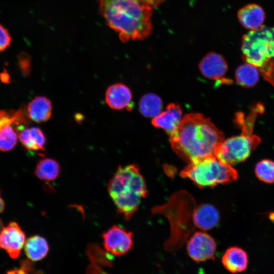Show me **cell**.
<instances>
[{"instance_id": "24", "label": "cell", "mask_w": 274, "mask_h": 274, "mask_svg": "<svg viewBox=\"0 0 274 274\" xmlns=\"http://www.w3.org/2000/svg\"><path fill=\"white\" fill-rule=\"evenodd\" d=\"M255 172L257 178L261 181L267 183L274 182V162L268 159H264L256 165Z\"/></svg>"}, {"instance_id": "28", "label": "cell", "mask_w": 274, "mask_h": 274, "mask_svg": "<svg viewBox=\"0 0 274 274\" xmlns=\"http://www.w3.org/2000/svg\"><path fill=\"white\" fill-rule=\"evenodd\" d=\"M29 130L35 139L39 150L44 151L46 139L43 131L40 128L36 127L30 128Z\"/></svg>"}, {"instance_id": "33", "label": "cell", "mask_w": 274, "mask_h": 274, "mask_svg": "<svg viewBox=\"0 0 274 274\" xmlns=\"http://www.w3.org/2000/svg\"><path fill=\"white\" fill-rule=\"evenodd\" d=\"M4 208H5V203H4L3 199L1 197V192H0V213H2L4 211Z\"/></svg>"}, {"instance_id": "1", "label": "cell", "mask_w": 274, "mask_h": 274, "mask_svg": "<svg viewBox=\"0 0 274 274\" xmlns=\"http://www.w3.org/2000/svg\"><path fill=\"white\" fill-rule=\"evenodd\" d=\"M224 140L223 132L210 119L199 113L185 115L169 134L173 151L188 163L214 155L217 146Z\"/></svg>"}, {"instance_id": "26", "label": "cell", "mask_w": 274, "mask_h": 274, "mask_svg": "<svg viewBox=\"0 0 274 274\" xmlns=\"http://www.w3.org/2000/svg\"><path fill=\"white\" fill-rule=\"evenodd\" d=\"M18 133L19 141L26 149L32 151L39 150L29 128L24 127L19 130Z\"/></svg>"}, {"instance_id": "20", "label": "cell", "mask_w": 274, "mask_h": 274, "mask_svg": "<svg viewBox=\"0 0 274 274\" xmlns=\"http://www.w3.org/2000/svg\"><path fill=\"white\" fill-rule=\"evenodd\" d=\"M259 75L258 69L248 63L239 66L235 72L237 83L245 88H250L255 85L259 80Z\"/></svg>"}, {"instance_id": "18", "label": "cell", "mask_w": 274, "mask_h": 274, "mask_svg": "<svg viewBox=\"0 0 274 274\" xmlns=\"http://www.w3.org/2000/svg\"><path fill=\"white\" fill-rule=\"evenodd\" d=\"M49 251L47 241L39 235H33L28 238L24 244V251L27 257L38 261L44 258Z\"/></svg>"}, {"instance_id": "30", "label": "cell", "mask_w": 274, "mask_h": 274, "mask_svg": "<svg viewBox=\"0 0 274 274\" xmlns=\"http://www.w3.org/2000/svg\"><path fill=\"white\" fill-rule=\"evenodd\" d=\"M87 274H108L99 267V265L92 264L89 265L86 271Z\"/></svg>"}, {"instance_id": "3", "label": "cell", "mask_w": 274, "mask_h": 274, "mask_svg": "<svg viewBox=\"0 0 274 274\" xmlns=\"http://www.w3.org/2000/svg\"><path fill=\"white\" fill-rule=\"evenodd\" d=\"M108 191L117 211L129 220L148 193L145 180L135 164L120 165L108 184Z\"/></svg>"}, {"instance_id": "6", "label": "cell", "mask_w": 274, "mask_h": 274, "mask_svg": "<svg viewBox=\"0 0 274 274\" xmlns=\"http://www.w3.org/2000/svg\"><path fill=\"white\" fill-rule=\"evenodd\" d=\"M241 50L245 63L258 70L267 66L274 60V27L262 25L244 35Z\"/></svg>"}, {"instance_id": "7", "label": "cell", "mask_w": 274, "mask_h": 274, "mask_svg": "<svg viewBox=\"0 0 274 274\" xmlns=\"http://www.w3.org/2000/svg\"><path fill=\"white\" fill-rule=\"evenodd\" d=\"M260 142L256 135L242 133L224 140L217 146L214 155L220 162L231 165L245 161Z\"/></svg>"}, {"instance_id": "31", "label": "cell", "mask_w": 274, "mask_h": 274, "mask_svg": "<svg viewBox=\"0 0 274 274\" xmlns=\"http://www.w3.org/2000/svg\"><path fill=\"white\" fill-rule=\"evenodd\" d=\"M143 4L152 8V9L155 7L158 6L164 0H138Z\"/></svg>"}, {"instance_id": "17", "label": "cell", "mask_w": 274, "mask_h": 274, "mask_svg": "<svg viewBox=\"0 0 274 274\" xmlns=\"http://www.w3.org/2000/svg\"><path fill=\"white\" fill-rule=\"evenodd\" d=\"M52 106L50 100L44 96H38L28 104L26 113L28 118L37 123L48 120L52 115Z\"/></svg>"}, {"instance_id": "34", "label": "cell", "mask_w": 274, "mask_h": 274, "mask_svg": "<svg viewBox=\"0 0 274 274\" xmlns=\"http://www.w3.org/2000/svg\"><path fill=\"white\" fill-rule=\"evenodd\" d=\"M2 227H3V226H2V222H1V220H0V229H1V228Z\"/></svg>"}, {"instance_id": "10", "label": "cell", "mask_w": 274, "mask_h": 274, "mask_svg": "<svg viewBox=\"0 0 274 274\" xmlns=\"http://www.w3.org/2000/svg\"><path fill=\"white\" fill-rule=\"evenodd\" d=\"M25 240L24 232L15 222L2 227L0 232V248L5 250L12 258L19 255Z\"/></svg>"}, {"instance_id": "12", "label": "cell", "mask_w": 274, "mask_h": 274, "mask_svg": "<svg viewBox=\"0 0 274 274\" xmlns=\"http://www.w3.org/2000/svg\"><path fill=\"white\" fill-rule=\"evenodd\" d=\"M182 117L180 106L170 103L167 105L165 111L153 118L152 124L154 127L162 128L170 134L178 126Z\"/></svg>"}, {"instance_id": "27", "label": "cell", "mask_w": 274, "mask_h": 274, "mask_svg": "<svg viewBox=\"0 0 274 274\" xmlns=\"http://www.w3.org/2000/svg\"><path fill=\"white\" fill-rule=\"evenodd\" d=\"M19 70L24 76H28L31 70L30 57L25 52L20 53L17 57Z\"/></svg>"}, {"instance_id": "19", "label": "cell", "mask_w": 274, "mask_h": 274, "mask_svg": "<svg viewBox=\"0 0 274 274\" xmlns=\"http://www.w3.org/2000/svg\"><path fill=\"white\" fill-rule=\"evenodd\" d=\"M60 172V165L55 160L46 158L39 161L35 175L41 180L50 182L55 180L59 175Z\"/></svg>"}, {"instance_id": "29", "label": "cell", "mask_w": 274, "mask_h": 274, "mask_svg": "<svg viewBox=\"0 0 274 274\" xmlns=\"http://www.w3.org/2000/svg\"><path fill=\"white\" fill-rule=\"evenodd\" d=\"M11 41L12 38L8 29L0 24V53L10 45Z\"/></svg>"}, {"instance_id": "21", "label": "cell", "mask_w": 274, "mask_h": 274, "mask_svg": "<svg viewBox=\"0 0 274 274\" xmlns=\"http://www.w3.org/2000/svg\"><path fill=\"white\" fill-rule=\"evenodd\" d=\"M162 109V100L154 93H147L141 99L139 110L144 116L154 118L158 115Z\"/></svg>"}, {"instance_id": "14", "label": "cell", "mask_w": 274, "mask_h": 274, "mask_svg": "<svg viewBox=\"0 0 274 274\" xmlns=\"http://www.w3.org/2000/svg\"><path fill=\"white\" fill-rule=\"evenodd\" d=\"M237 18L244 28L252 30L262 25L265 14L263 9L260 5L250 4L238 10Z\"/></svg>"}, {"instance_id": "25", "label": "cell", "mask_w": 274, "mask_h": 274, "mask_svg": "<svg viewBox=\"0 0 274 274\" xmlns=\"http://www.w3.org/2000/svg\"><path fill=\"white\" fill-rule=\"evenodd\" d=\"M17 143V133L11 125L7 126L0 130V151H11Z\"/></svg>"}, {"instance_id": "4", "label": "cell", "mask_w": 274, "mask_h": 274, "mask_svg": "<svg viewBox=\"0 0 274 274\" xmlns=\"http://www.w3.org/2000/svg\"><path fill=\"white\" fill-rule=\"evenodd\" d=\"M195 207L193 197L182 191L172 195L166 204L153 208V213L163 214L170 221V235L164 244L166 252L180 249L194 230L193 214Z\"/></svg>"}, {"instance_id": "11", "label": "cell", "mask_w": 274, "mask_h": 274, "mask_svg": "<svg viewBox=\"0 0 274 274\" xmlns=\"http://www.w3.org/2000/svg\"><path fill=\"white\" fill-rule=\"evenodd\" d=\"M201 73L211 80H219L226 74L228 66L224 58L216 52L208 53L199 63Z\"/></svg>"}, {"instance_id": "13", "label": "cell", "mask_w": 274, "mask_h": 274, "mask_svg": "<svg viewBox=\"0 0 274 274\" xmlns=\"http://www.w3.org/2000/svg\"><path fill=\"white\" fill-rule=\"evenodd\" d=\"M224 268L232 273L244 271L248 267V256L243 249L233 246L228 248L221 258Z\"/></svg>"}, {"instance_id": "15", "label": "cell", "mask_w": 274, "mask_h": 274, "mask_svg": "<svg viewBox=\"0 0 274 274\" xmlns=\"http://www.w3.org/2000/svg\"><path fill=\"white\" fill-rule=\"evenodd\" d=\"M132 99L130 89L122 83H116L107 89L105 100L107 105L114 110H122L129 107Z\"/></svg>"}, {"instance_id": "16", "label": "cell", "mask_w": 274, "mask_h": 274, "mask_svg": "<svg viewBox=\"0 0 274 274\" xmlns=\"http://www.w3.org/2000/svg\"><path fill=\"white\" fill-rule=\"evenodd\" d=\"M219 216L214 207L208 203L195 207L193 214L194 225L202 230H208L214 227L218 222Z\"/></svg>"}, {"instance_id": "23", "label": "cell", "mask_w": 274, "mask_h": 274, "mask_svg": "<svg viewBox=\"0 0 274 274\" xmlns=\"http://www.w3.org/2000/svg\"><path fill=\"white\" fill-rule=\"evenodd\" d=\"M86 254L92 264L105 267H112L113 265V255L96 244H88Z\"/></svg>"}, {"instance_id": "32", "label": "cell", "mask_w": 274, "mask_h": 274, "mask_svg": "<svg viewBox=\"0 0 274 274\" xmlns=\"http://www.w3.org/2000/svg\"><path fill=\"white\" fill-rule=\"evenodd\" d=\"M0 78L1 80L5 83H7L9 81L10 77L9 75L6 73H2L1 74Z\"/></svg>"}, {"instance_id": "8", "label": "cell", "mask_w": 274, "mask_h": 274, "mask_svg": "<svg viewBox=\"0 0 274 274\" xmlns=\"http://www.w3.org/2000/svg\"><path fill=\"white\" fill-rule=\"evenodd\" d=\"M216 249L214 239L202 231L195 232L187 241L186 246L188 255L197 263L214 260Z\"/></svg>"}, {"instance_id": "9", "label": "cell", "mask_w": 274, "mask_h": 274, "mask_svg": "<svg viewBox=\"0 0 274 274\" xmlns=\"http://www.w3.org/2000/svg\"><path fill=\"white\" fill-rule=\"evenodd\" d=\"M105 250L115 256L126 254L133 247L132 233L113 225L102 234Z\"/></svg>"}, {"instance_id": "22", "label": "cell", "mask_w": 274, "mask_h": 274, "mask_svg": "<svg viewBox=\"0 0 274 274\" xmlns=\"http://www.w3.org/2000/svg\"><path fill=\"white\" fill-rule=\"evenodd\" d=\"M27 113L22 109L17 111L0 110V130L12 124L18 126V129L25 127L27 124Z\"/></svg>"}, {"instance_id": "5", "label": "cell", "mask_w": 274, "mask_h": 274, "mask_svg": "<svg viewBox=\"0 0 274 274\" xmlns=\"http://www.w3.org/2000/svg\"><path fill=\"white\" fill-rule=\"evenodd\" d=\"M180 175L189 179L200 188L230 183L237 178L234 168L220 162L214 155L189 163Z\"/></svg>"}, {"instance_id": "2", "label": "cell", "mask_w": 274, "mask_h": 274, "mask_svg": "<svg viewBox=\"0 0 274 274\" xmlns=\"http://www.w3.org/2000/svg\"><path fill=\"white\" fill-rule=\"evenodd\" d=\"M100 14L123 42L142 40L152 32V9L138 0H98Z\"/></svg>"}]
</instances>
